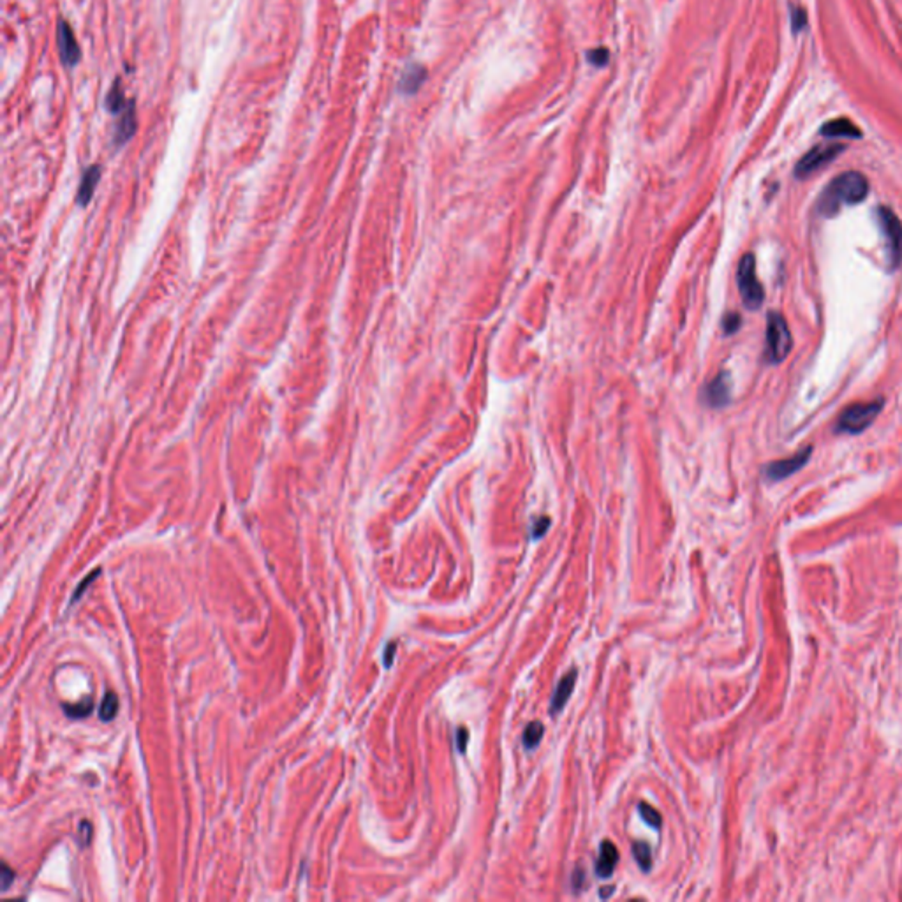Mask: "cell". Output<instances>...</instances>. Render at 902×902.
<instances>
[{"label": "cell", "mask_w": 902, "mask_h": 902, "mask_svg": "<svg viewBox=\"0 0 902 902\" xmlns=\"http://www.w3.org/2000/svg\"><path fill=\"white\" fill-rule=\"evenodd\" d=\"M869 194V182L858 171H848L832 180L821 193L816 203L820 216H836L844 204H857Z\"/></svg>", "instance_id": "6da1fadb"}, {"label": "cell", "mask_w": 902, "mask_h": 902, "mask_svg": "<svg viewBox=\"0 0 902 902\" xmlns=\"http://www.w3.org/2000/svg\"><path fill=\"white\" fill-rule=\"evenodd\" d=\"M883 398H878L873 402H865V404H853L843 411L839 420L836 423L837 434H860L865 428L871 427L878 414L883 409Z\"/></svg>", "instance_id": "7a4b0ae2"}, {"label": "cell", "mask_w": 902, "mask_h": 902, "mask_svg": "<svg viewBox=\"0 0 902 902\" xmlns=\"http://www.w3.org/2000/svg\"><path fill=\"white\" fill-rule=\"evenodd\" d=\"M793 338L788 323L779 312H769L767 317V349L765 358L770 363H781L790 354Z\"/></svg>", "instance_id": "3957f363"}, {"label": "cell", "mask_w": 902, "mask_h": 902, "mask_svg": "<svg viewBox=\"0 0 902 902\" xmlns=\"http://www.w3.org/2000/svg\"><path fill=\"white\" fill-rule=\"evenodd\" d=\"M737 283H739V291L744 305L749 310H758L765 300V293H763V286L756 277V261H754L753 254H746L740 260L739 270H737Z\"/></svg>", "instance_id": "277c9868"}, {"label": "cell", "mask_w": 902, "mask_h": 902, "mask_svg": "<svg viewBox=\"0 0 902 902\" xmlns=\"http://www.w3.org/2000/svg\"><path fill=\"white\" fill-rule=\"evenodd\" d=\"M878 223L881 233L887 241V253L892 268H897L902 263V223L890 208H878Z\"/></svg>", "instance_id": "5b68a950"}, {"label": "cell", "mask_w": 902, "mask_h": 902, "mask_svg": "<svg viewBox=\"0 0 902 902\" xmlns=\"http://www.w3.org/2000/svg\"><path fill=\"white\" fill-rule=\"evenodd\" d=\"M843 150L844 145H841V143H825V145L814 146L799 160V164L795 167V175H797V179H807L816 171L823 170L834 159H837Z\"/></svg>", "instance_id": "8992f818"}, {"label": "cell", "mask_w": 902, "mask_h": 902, "mask_svg": "<svg viewBox=\"0 0 902 902\" xmlns=\"http://www.w3.org/2000/svg\"><path fill=\"white\" fill-rule=\"evenodd\" d=\"M57 46H59L60 60L66 67H75L82 60V48L76 41L71 25L66 20H60L57 25Z\"/></svg>", "instance_id": "52a82bcc"}, {"label": "cell", "mask_w": 902, "mask_h": 902, "mask_svg": "<svg viewBox=\"0 0 902 902\" xmlns=\"http://www.w3.org/2000/svg\"><path fill=\"white\" fill-rule=\"evenodd\" d=\"M811 451H813V449L806 448L802 449V451H799L797 455H793V457L770 462V464L765 465V469H763V474H765V478L769 479V481H781V479L790 478L791 474L799 472L800 469L809 462Z\"/></svg>", "instance_id": "ba28073f"}, {"label": "cell", "mask_w": 902, "mask_h": 902, "mask_svg": "<svg viewBox=\"0 0 902 902\" xmlns=\"http://www.w3.org/2000/svg\"><path fill=\"white\" fill-rule=\"evenodd\" d=\"M732 398V381L728 372H721L716 377L705 384L702 391V400L712 409H721L726 404H730Z\"/></svg>", "instance_id": "9c48e42d"}, {"label": "cell", "mask_w": 902, "mask_h": 902, "mask_svg": "<svg viewBox=\"0 0 902 902\" xmlns=\"http://www.w3.org/2000/svg\"><path fill=\"white\" fill-rule=\"evenodd\" d=\"M137 127V120H136V104L134 100H129L127 104V108L120 113V120L116 123L115 129V136H113V142L115 145H126L129 142L130 137L134 136Z\"/></svg>", "instance_id": "30bf717a"}, {"label": "cell", "mask_w": 902, "mask_h": 902, "mask_svg": "<svg viewBox=\"0 0 902 902\" xmlns=\"http://www.w3.org/2000/svg\"><path fill=\"white\" fill-rule=\"evenodd\" d=\"M575 682H576V670L573 668L571 672H568L564 677H562L561 682L557 684V687H555V691H553L552 702H550V712L555 714L559 712V710L564 709L566 702H568L569 696H571L573 693Z\"/></svg>", "instance_id": "8fae6325"}, {"label": "cell", "mask_w": 902, "mask_h": 902, "mask_svg": "<svg viewBox=\"0 0 902 902\" xmlns=\"http://www.w3.org/2000/svg\"><path fill=\"white\" fill-rule=\"evenodd\" d=\"M821 134L825 137H851V140L862 137V130L850 119L830 120L821 127Z\"/></svg>", "instance_id": "7c38bea8"}, {"label": "cell", "mask_w": 902, "mask_h": 902, "mask_svg": "<svg viewBox=\"0 0 902 902\" xmlns=\"http://www.w3.org/2000/svg\"><path fill=\"white\" fill-rule=\"evenodd\" d=\"M617 860H619L617 846L613 843H610V841H605L601 844V853H599V860L596 864V874L601 878L612 876V873L617 867Z\"/></svg>", "instance_id": "4fadbf2b"}, {"label": "cell", "mask_w": 902, "mask_h": 902, "mask_svg": "<svg viewBox=\"0 0 902 902\" xmlns=\"http://www.w3.org/2000/svg\"><path fill=\"white\" fill-rule=\"evenodd\" d=\"M99 179H100V167L97 166V164L90 166L89 170L83 173L82 183H80V189H78V203L82 204V206H87L89 201L92 200L93 190H96L97 183H99Z\"/></svg>", "instance_id": "5bb4252c"}, {"label": "cell", "mask_w": 902, "mask_h": 902, "mask_svg": "<svg viewBox=\"0 0 902 902\" xmlns=\"http://www.w3.org/2000/svg\"><path fill=\"white\" fill-rule=\"evenodd\" d=\"M127 104H129V100L126 99L122 83H120V80H115L113 87L110 89L108 96H106V100H104V106H106V110H108L112 115H120V113L127 108Z\"/></svg>", "instance_id": "9a60e30c"}, {"label": "cell", "mask_w": 902, "mask_h": 902, "mask_svg": "<svg viewBox=\"0 0 902 902\" xmlns=\"http://www.w3.org/2000/svg\"><path fill=\"white\" fill-rule=\"evenodd\" d=\"M116 712H119V696H116L115 693H108V695L103 698V703H100L99 707L100 721L108 723V721L115 719Z\"/></svg>", "instance_id": "2e32d148"}, {"label": "cell", "mask_w": 902, "mask_h": 902, "mask_svg": "<svg viewBox=\"0 0 902 902\" xmlns=\"http://www.w3.org/2000/svg\"><path fill=\"white\" fill-rule=\"evenodd\" d=\"M543 733H545V726H543L539 721H532V723L525 728L524 739H522L524 740V746L527 747V749H534V747L541 742Z\"/></svg>", "instance_id": "e0dca14e"}, {"label": "cell", "mask_w": 902, "mask_h": 902, "mask_svg": "<svg viewBox=\"0 0 902 902\" xmlns=\"http://www.w3.org/2000/svg\"><path fill=\"white\" fill-rule=\"evenodd\" d=\"M633 855H635L636 862H638V865L643 871H650V867H652V851H650V848L645 843H635Z\"/></svg>", "instance_id": "ac0fdd59"}, {"label": "cell", "mask_w": 902, "mask_h": 902, "mask_svg": "<svg viewBox=\"0 0 902 902\" xmlns=\"http://www.w3.org/2000/svg\"><path fill=\"white\" fill-rule=\"evenodd\" d=\"M421 71H423V69H416V67H414V69H407V73H405L404 78H402V82H400V89L404 90V92H414V90L418 89V85H420V82H421V80L418 78V76L425 75V73H421Z\"/></svg>", "instance_id": "d6986e66"}, {"label": "cell", "mask_w": 902, "mask_h": 902, "mask_svg": "<svg viewBox=\"0 0 902 902\" xmlns=\"http://www.w3.org/2000/svg\"><path fill=\"white\" fill-rule=\"evenodd\" d=\"M638 811H640V814H642L643 821H645L647 825H650V827H654V828L661 827V814L657 813V811L654 809V807L647 806V804H640Z\"/></svg>", "instance_id": "ffe728a7"}, {"label": "cell", "mask_w": 902, "mask_h": 902, "mask_svg": "<svg viewBox=\"0 0 902 902\" xmlns=\"http://www.w3.org/2000/svg\"><path fill=\"white\" fill-rule=\"evenodd\" d=\"M63 710H66V714H67V716H69V717H75V719H80V717L89 716L90 710H92V703H90V700H89V702H87V703H80V705H73V707H67V705H66V707H63Z\"/></svg>", "instance_id": "44dd1931"}, {"label": "cell", "mask_w": 902, "mask_h": 902, "mask_svg": "<svg viewBox=\"0 0 902 902\" xmlns=\"http://www.w3.org/2000/svg\"><path fill=\"white\" fill-rule=\"evenodd\" d=\"M740 324H742V320H740L739 314H728V316H724L723 320L724 333L726 335L735 333V331L740 328Z\"/></svg>", "instance_id": "7402d4cb"}, {"label": "cell", "mask_w": 902, "mask_h": 902, "mask_svg": "<svg viewBox=\"0 0 902 902\" xmlns=\"http://www.w3.org/2000/svg\"><path fill=\"white\" fill-rule=\"evenodd\" d=\"M548 527H550V518H548V516H541V518H538L534 522V525H532V538H534V539L541 538V536L545 534L546 529H548Z\"/></svg>", "instance_id": "603a6c76"}, {"label": "cell", "mask_w": 902, "mask_h": 902, "mask_svg": "<svg viewBox=\"0 0 902 902\" xmlns=\"http://www.w3.org/2000/svg\"><path fill=\"white\" fill-rule=\"evenodd\" d=\"M804 25H806V13L800 11V9H795V15H793V29H795V32H799V30L802 29Z\"/></svg>", "instance_id": "cb8c5ba5"}, {"label": "cell", "mask_w": 902, "mask_h": 902, "mask_svg": "<svg viewBox=\"0 0 902 902\" xmlns=\"http://www.w3.org/2000/svg\"><path fill=\"white\" fill-rule=\"evenodd\" d=\"M13 880H15V873H13V871L9 869L8 865L4 864V865H2V888H4V890H8L9 883H11Z\"/></svg>", "instance_id": "d4e9b609"}, {"label": "cell", "mask_w": 902, "mask_h": 902, "mask_svg": "<svg viewBox=\"0 0 902 902\" xmlns=\"http://www.w3.org/2000/svg\"><path fill=\"white\" fill-rule=\"evenodd\" d=\"M467 739H469L467 730H465V728H460V730L457 732V746H458V749H460V753H464V751H465V746H467Z\"/></svg>", "instance_id": "484cf974"}, {"label": "cell", "mask_w": 902, "mask_h": 902, "mask_svg": "<svg viewBox=\"0 0 902 902\" xmlns=\"http://www.w3.org/2000/svg\"><path fill=\"white\" fill-rule=\"evenodd\" d=\"M612 892H613V887H606V890H605V892H603V894H601V895H603V897H608V895H610V894H612Z\"/></svg>", "instance_id": "4316f807"}]
</instances>
